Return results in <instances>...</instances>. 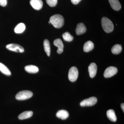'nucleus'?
Segmentation results:
<instances>
[{
	"mask_svg": "<svg viewBox=\"0 0 124 124\" xmlns=\"http://www.w3.org/2000/svg\"><path fill=\"white\" fill-rule=\"evenodd\" d=\"M0 71L6 75L10 76L11 75V72L8 68L3 63L0 62Z\"/></svg>",
	"mask_w": 124,
	"mask_h": 124,
	"instance_id": "nucleus-19",
	"label": "nucleus"
},
{
	"mask_svg": "<svg viewBox=\"0 0 124 124\" xmlns=\"http://www.w3.org/2000/svg\"><path fill=\"white\" fill-rule=\"evenodd\" d=\"M46 3L50 6L53 7L55 6L57 3V0H46Z\"/></svg>",
	"mask_w": 124,
	"mask_h": 124,
	"instance_id": "nucleus-23",
	"label": "nucleus"
},
{
	"mask_svg": "<svg viewBox=\"0 0 124 124\" xmlns=\"http://www.w3.org/2000/svg\"><path fill=\"white\" fill-rule=\"evenodd\" d=\"M101 24L103 29L107 33H110L114 29L113 23L110 19L106 17H103L101 20Z\"/></svg>",
	"mask_w": 124,
	"mask_h": 124,
	"instance_id": "nucleus-2",
	"label": "nucleus"
},
{
	"mask_svg": "<svg viewBox=\"0 0 124 124\" xmlns=\"http://www.w3.org/2000/svg\"><path fill=\"white\" fill-rule=\"evenodd\" d=\"M81 0H71L72 3L75 5L77 4Z\"/></svg>",
	"mask_w": 124,
	"mask_h": 124,
	"instance_id": "nucleus-25",
	"label": "nucleus"
},
{
	"mask_svg": "<svg viewBox=\"0 0 124 124\" xmlns=\"http://www.w3.org/2000/svg\"><path fill=\"white\" fill-rule=\"evenodd\" d=\"M7 5V0H0V5L5 7Z\"/></svg>",
	"mask_w": 124,
	"mask_h": 124,
	"instance_id": "nucleus-24",
	"label": "nucleus"
},
{
	"mask_svg": "<svg viewBox=\"0 0 124 124\" xmlns=\"http://www.w3.org/2000/svg\"><path fill=\"white\" fill-rule=\"evenodd\" d=\"M86 30V27L85 24L82 23H80L77 24L76 30V33L78 35H79L85 33Z\"/></svg>",
	"mask_w": 124,
	"mask_h": 124,
	"instance_id": "nucleus-12",
	"label": "nucleus"
},
{
	"mask_svg": "<svg viewBox=\"0 0 124 124\" xmlns=\"http://www.w3.org/2000/svg\"><path fill=\"white\" fill-rule=\"evenodd\" d=\"M69 116V113L66 110H59L56 113V116L62 120L67 119Z\"/></svg>",
	"mask_w": 124,
	"mask_h": 124,
	"instance_id": "nucleus-14",
	"label": "nucleus"
},
{
	"mask_svg": "<svg viewBox=\"0 0 124 124\" xmlns=\"http://www.w3.org/2000/svg\"><path fill=\"white\" fill-rule=\"evenodd\" d=\"M97 67L95 63H92L88 67L89 73L90 76L91 78H93L96 75L97 73Z\"/></svg>",
	"mask_w": 124,
	"mask_h": 124,
	"instance_id": "nucleus-9",
	"label": "nucleus"
},
{
	"mask_svg": "<svg viewBox=\"0 0 124 124\" xmlns=\"http://www.w3.org/2000/svg\"><path fill=\"white\" fill-rule=\"evenodd\" d=\"M25 71L28 73H36L39 71V68L38 67L32 65H28L24 67Z\"/></svg>",
	"mask_w": 124,
	"mask_h": 124,
	"instance_id": "nucleus-13",
	"label": "nucleus"
},
{
	"mask_svg": "<svg viewBox=\"0 0 124 124\" xmlns=\"http://www.w3.org/2000/svg\"><path fill=\"white\" fill-rule=\"evenodd\" d=\"M62 37L64 40L68 42L72 41L73 39V36H72L68 32H66L62 35Z\"/></svg>",
	"mask_w": 124,
	"mask_h": 124,
	"instance_id": "nucleus-22",
	"label": "nucleus"
},
{
	"mask_svg": "<svg viewBox=\"0 0 124 124\" xmlns=\"http://www.w3.org/2000/svg\"><path fill=\"white\" fill-rule=\"evenodd\" d=\"M122 50V46L119 44L115 45L111 49V51L112 53L116 54H120Z\"/></svg>",
	"mask_w": 124,
	"mask_h": 124,
	"instance_id": "nucleus-21",
	"label": "nucleus"
},
{
	"mask_svg": "<svg viewBox=\"0 0 124 124\" xmlns=\"http://www.w3.org/2000/svg\"><path fill=\"white\" fill-rule=\"evenodd\" d=\"M54 44L55 46L58 47L57 52L58 54H60L63 52L64 45L62 41L60 39L58 38L54 40Z\"/></svg>",
	"mask_w": 124,
	"mask_h": 124,
	"instance_id": "nucleus-10",
	"label": "nucleus"
},
{
	"mask_svg": "<svg viewBox=\"0 0 124 124\" xmlns=\"http://www.w3.org/2000/svg\"><path fill=\"white\" fill-rule=\"evenodd\" d=\"M6 48L9 50L17 53H22L24 51L23 47L17 44H9L6 46Z\"/></svg>",
	"mask_w": 124,
	"mask_h": 124,
	"instance_id": "nucleus-6",
	"label": "nucleus"
},
{
	"mask_svg": "<svg viewBox=\"0 0 124 124\" xmlns=\"http://www.w3.org/2000/svg\"><path fill=\"white\" fill-rule=\"evenodd\" d=\"M78 70L75 67H72L69 70L68 73V78L71 82H75L77 80L78 76Z\"/></svg>",
	"mask_w": 124,
	"mask_h": 124,
	"instance_id": "nucleus-4",
	"label": "nucleus"
},
{
	"mask_svg": "<svg viewBox=\"0 0 124 124\" xmlns=\"http://www.w3.org/2000/svg\"><path fill=\"white\" fill-rule=\"evenodd\" d=\"M26 29V26L23 23H19L15 27L14 31L16 33H22Z\"/></svg>",
	"mask_w": 124,
	"mask_h": 124,
	"instance_id": "nucleus-18",
	"label": "nucleus"
},
{
	"mask_svg": "<svg viewBox=\"0 0 124 124\" xmlns=\"http://www.w3.org/2000/svg\"><path fill=\"white\" fill-rule=\"evenodd\" d=\"M33 114V112L32 111H25L20 114L18 117L20 120L26 119L31 117Z\"/></svg>",
	"mask_w": 124,
	"mask_h": 124,
	"instance_id": "nucleus-15",
	"label": "nucleus"
},
{
	"mask_svg": "<svg viewBox=\"0 0 124 124\" xmlns=\"http://www.w3.org/2000/svg\"><path fill=\"white\" fill-rule=\"evenodd\" d=\"M97 102V99L95 97H91L87 99L83 100L80 103L81 107L92 106L96 104Z\"/></svg>",
	"mask_w": 124,
	"mask_h": 124,
	"instance_id": "nucleus-5",
	"label": "nucleus"
},
{
	"mask_svg": "<svg viewBox=\"0 0 124 124\" xmlns=\"http://www.w3.org/2000/svg\"><path fill=\"white\" fill-rule=\"evenodd\" d=\"M49 24H50V21H49Z\"/></svg>",
	"mask_w": 124,
	"mask_h": 124,
	"instance_id": "nucleus-27",
	"label": "nucleus"
},
{
	"mask_svg": "<svg viewBox=\"0 0 124 124\" xmlns=\"http://www.w3.org/2000/svg\"><path fill=\"white\" fill-rule=\"evenodd\" d=\"M30 3L32 7L36 10H39L43 6V2L41 0H31Z\"/></svg>",
	"mask_w": 124,
	"mask_h": 124,
	"instance_id": "nucleus-8",
	"label": "nucleus"
},
{
	"mask_svg": "<svg viewBox=\"0 0 124 124\" xmlns=\"http://www.w3.org/2000/svg\"><path fill=\"white\" fill-rule=\"evenodd\" d=\"M44 46L45 51L48 56H49L50 54V44L48 40L46 39L44 41Z\"/></svg>",
	"mask_w": 124,
	"mask_h": 124,
	"instance_id": "nucleus-20",
	"label": "nucleus"
},
{
	"mask_svg": "<svg viewBox=\"0 0 124 124\" xmlns=\"http://www.w3.org/2000/svg\"><path fill=\"white\" fill-rule=\"evenodd\" d=\"M107 115L108 119L112 122H116L117 120V117L116 115L115 111L112 109L108 110Z\"/></svg>",
	"mask_w": 124,
	"mask_h": 124,
	"instance_id": "nucleus-16",
	"label": "nucleus"
},
{
	"mask_svg": "<svg viewBox=\"0 0 124 124\" xmlns=\"http://www.w3.org/2000/svg\"><path fill=\"white\" fill-rule=\"evenodd\" d=\"M117 72V69L115 67L110 66L107 68L104 71V76L106 78H108L113 76Z\"/></svg>",
	"mask_w": 124,
	"mask_h": 124,
	"instance_id": "nucleus-7",
	"label": "nucleus"
},
{
	"mask_svg": "<svg viewBox=\"0 0 124 124\" xmlns=\"http://www.w3.org/2000/svg\"><path fill=\"white\" fill-rule=\"evenodd\" d=\"M49 21L50 23L57 28H60L64 24V18L59 14H55L52 16L50 18Z\"/></svg>",
	"mask_w": 124,
	"mask_h": 124,
	"instance_id": "nucleus-1",
	"label": "nucleus"
},
{
	"mask_svg": "<svg viewBox=\"0 0 124 124\" xmlns=\"http://www.w3.org/2000/svg\"><path fill=\"white\" fill-rule=\"evenodd\" d=\"M121 108H122V110H123V112H124V103H122V104H121Z\"/></svg>",
	"mask_w": 124,
	"mask_h": 124,
	"instance_id": "nucleus-26",
	"label": "nucleus"
},
{
	"mask_svg": "<svg viewBox=\"0 0 124 124\" xmlns=\"http://www.w3.org/2000/svg\"><path fill=\"white\" fill-rule=\"evenodd\" d=\"M33 93L28 90H23L18 93L16 95V99L18 100H24L29 99L32 97Z\"/></svg>",
	"mask_w": 124,
	"mask_h": 124,
	"instance_id": "nucleus-3",
	"label": "nucleus"
},
{
	"mask_svg": "<svg viewBox=\"0 0 124 124\" xmlns=\"http://www.w3.org/2000/svg\"><path fill=\"white\" fill-rule=\"evenodd\" d=\"M111 7L116 11L120 10L121 8V6L118 0H108Z\"/></svg>",
	"mask_w": 124,
	"mask_h": 124,
	"instance_id": "nucleus-11",
	"label": "nucleus"
},
{
	"mask_svg": "<svg viewBox=\"0 0 124 124\" xmlns=\"http://www.w3.org/2000/svg\"><path fill=\"white\" fill-rule=\"evenodd\" d=\"M94 45L91 41H88L84 44V50L85 52H88L93 49Z\"/></svg>",
	"mask_w": 124,
	"mask_h": 124,
	"instance_id": "nucleus-17",
	"label": "nucleus"
}]
</instances>
